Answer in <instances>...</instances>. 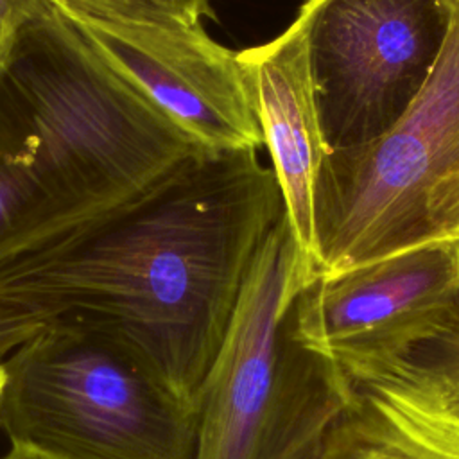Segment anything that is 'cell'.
Masks as SVG:
<instances>
[{"label": "cell", "instance_id": "6da1fadb", "mask_svg": "<svg viewBox=\"0 0 459 459\" xmlns=\"http://www.w3.org/2000/svg\"><path fill=\"white\" fill-rule=\"evenodd\" d=\"M258 149L201 152L113 213L0 269V299L117 325L190 400L285 212Z\"/></svg>", "mask_w": 459, "mask_h": 459}, {"label": "cell", "instance_id": "7a4b0ae2", "mask_svg": "<svg viewBox=\"0 0 459 459\" xmlns=\"http://www.w3.org/2000/svg\"><path fill=\"white\" fill-rule=\"evenodd\" d=\"M0 90L47 165L70 233L206 152L50 2L0 63Z\"/></svg>", "mask_w": 459, "mask_h": 459}, {"label": "cell", "instance_id": "3957f363", "mask_svg": "<svg viewBox=\"0 0 459 459\" xmlns=\"http://www.w3.org/2000/svg\"><path fill=\"white\" fill-rule=\"evenodd\" d=\"M0 429L59 459H194L197 411L117 325L70 312L2 360Z\"/></svg>", "mask_w": 459, "mask_h": 459}, {"label": "cell", "instance_id": "277c9868", "mask_svg": "<svg viewBox=\"0 0 459 459\" xmlns=\"http://www.w3.org/2000/svg\"><path fill=\"white\" fill-rule=\"evenodd\" d=\"M316 278L283 212L255 253L197 389L194 459H308L342 411L350 378L298 330Z\"/></svg>", "mask_w": 459, "mask_h": 459}, {"label": "cell", "instance_id": "5b68a950", "mask_svg": "<svg viewBox=\"0 0 459 459\" xmlns=\"http://www.w3.org/2000/svg\"><path fill=\"white\" fill-rule=\"evenodd\" d=\"M418 97L377 140L328 151L314 194L316 276L335 274L459 228V0Z\"/></svg>", "mask_w": 459, "mask_h": 459}, {"label": "cell", "instance_id": "8992f818", "mask_svg": "<svg viewBox=\"0 0 459 459\" xmlns=\"http://www.w3.org/2000/svg\"><path fill=\"white\" fill-rule=\"evenodd\" d=\"M448 27V0H312L310 66L328 151L373 142L403 115Z\"/></svg>", "mask_w": 459, "mask_h": 459}, {"label": "cell", "instance_id": "52a82bcc", "mask_svg": "<svg viewBox=\"0 0 459 459\" xmlns=\"http://www.w3.org/2000/svg\"><path fill=\"white\" fill-rule=\"evenodd\" d=\"M296 319L303 341L341 366L437 339L459 328V240L316 276L298 296Z\"/></svg>", "mask_w": 459, "mask_h": 459}, {"label": "cell", "instance_id": "ba28073f", "mask_svg": "<svg viewBox=\"0 0 459 459\" xmlns=\"http://www.w3.org/2000/svg\"><path fill=\"white\" fill-rule=\"evenodd\" d=\"M61 13L203 151L264 145L238 52L212 39L203 25L109 22Z\"/></svg>", "mask_w": 459, "mask_h": 459}, {"label": "cell", "instance_id": "9c48e42d", "mask_svg": "<svg viewBox=\"0 0 459 459\" xmlns=\"http://www.w3.org/2000/svg\"><path fill=\"white\" fill-rule=\"evenodd\" d=\"M341 368L348 400L308 459H459V328Z\"/></svg>", "mask_w": 459, "mask_h": 459}, {"label": "cell", "instance_id": "30bf717a", "mask_svg": "<svg viewBox=\"0 0 459 459\" xmlns=\"http://www.w3.org/2000/svg\"><path fill=\"white\" fill-rule=\"evenodd\" d=\"M312 0L274 39L238 50L289 224L314 265V194L328 152L312 79ZM316 271V269H314Z\"/></svg>", "mask_w": 459, "mask_h": 459}, {"label": "cell", "instance_id": "8fae6325", "mask_svg": "<svg viewBox=\"0 0 459 459\" xmlns=\"http://www.w3.org/2000/svg\"><path fill=\"white\" fill-rule=\"evenodd\" d=\"M66 233L45 161L0 90V269Z\"/></svg>", "mask_w": 459, "mask_h": 459}, {"label": "cell", "instance_id": "7c38bea8", "mask_svg": "<svg viewBox=\"0 0 459 459\" xmlns=\"http://www.w3.org/2000/svg\"><path fill=\"white\" fill-rule=\"evenodd\" d=\"M65 13L109 22L201 25L212 18L210 0H48Z\"/></svg>", "mask_w": 459, "mask_h": 459}, {"label": "cell", "instance_id": "4fadbf2b", "mask_svg": "<svg viewBox=\"0 0 459 459\" xmlns=\"http://www.w3.org/2000/svg\"><path fill=\"white\" fill-rule=\"evenodd\" d=\"M50 317L9 299H0V362L34 335Z\"/></svg>", "mask_w": 459, "mask_h": 459}, {"label": "cell", "instance_id": "5bb4252c", "mask_svg": "<svg viewBox=\"0 0 459 459\" xmlns=\"http://www.w3.org/2000/svg\"><path fill=\"white\" fill-rule=\"evenodd\" d=\"M48 0H0V63L20 30L36 18Z\"/></svg>", "mask_w": 459, "mask_h": 459}, {"label": "cell", "instance_id": "9a60e30c", "mask_svg": "<svg viewBox=\"0 0 459 459\" xmlns=\"http://www.w3.org/2000/svg\"><path fill=\"white\" fill-rule=\"evenodd\" d=\"M0 459H59L48 454H43L39 450L22 446V445H11V448L0 455Z\"/></svg>", "mask_w": 459, "mask_h": 459}, {"label": "cell", "instance_id": "2e32d148", "mask_svg": "<svg viewBox=\"0 0 459 459\" xmlns=\"http://www.w3.org/2000/svg\"><path fill=\"white\" fill-rule=\"evenodd\" d=\"M454 240H459V228H457L455 233H454Z\"/></svg>", "mask_w": 459, "mask_h": 459}, {"label": "cell", "instance_id": "e0dca14e", "mask_svg": "<svg viewBox=\"0 0 459 459\" xmlns=\"http://www.w3.org/2000/svg\"><path fill=\"white\" fill-rule=\"evenodd\" d=\"M0 378H2V362H0Z\"/></svg>", "mask_w": 459, "mask_h": 459}, {"label": "cell", "instance_id": "ac0fdd59", "mask_svg": "<svg viewBox=\"0 0 459 459\" xmlns=\"http://www.w3.org/2000/svg\"><path fill=\"white\" fill-rule=\"evenodd\" d=\"M0 384H2V378H0Z\"/></svg>", "mask_w": 459, "mask_h": 459}]
</instances>
